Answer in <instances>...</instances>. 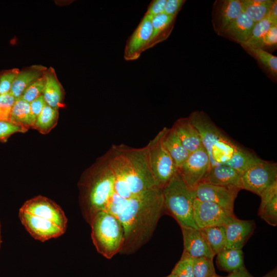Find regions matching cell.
Segmentation results:
<instances>
[{
    "label": "cell",
    "instance_id": "cell-26",
    "mask_svg": "<svg viewBox=\"0 0 277 277\" xmlns=\"http://www.w3.org/2000/svg\"><path fill=\"white\" fill-rule=\"evenodd\" d=\"M243 11L240 0H226L222 2L219 8L217 19L219 28L223 31Z\"/></svg>",
    "mask_w": 277,
    "mask_h": 277
},
{
    "label": "cell",
    "instance_id": "cell-47",
    "mask_svg": "<svg viewBox=\"0 0 277 277\" xmlns=\"http://www.w3.org/2000/svg\"><path fill=\"white\" fill-rule=\"evenodd\" d=\"M2 243V235H1V225L0 223V248L1 247Z\"/></svg>",
    "mask_w": 277,
    "mask_h": 277
},
{
    "label": "cell",
    "instance_id": "cell-37",
    "mask_svg": "<svg viewBox=\"0 0 277 277\" xmlns=\"http://www.w3.org/2000/svg\"><path fill=\"white\" fill-rule=\"evenodd\" d=\"M16 100L10 92L0 95V121H9Z\"/></svg>",
    "mask_w": 277,
    "mask_h": 277
},
{
    "label": "cell",
    "instance_id": "cell-48",
    "mask_svg": "<svg viewBox=\"0 0 277 277\" xmlns=\"http://www.w3.org/2000/svg\"><path fill=\"white\" fill-rule=\"evenodd\" d=\"M211 277H224V276H221L219 275H217V274H216L215 273L214 275H213L212 276H211ZM225 277H226V276H225Z\"/></svg>",
    "mask_w": 277,
    "mask_h": 277
},
{
    "label": "cell",
    "instance_id": "cell-18",
    "mask_svg": "<svg viewBox=\"0 0 277 277\" xmlns=\"http://www.w3.org/2000/svg\"><path fill=\"white\" fill-rule=\"evenodd\" d=\"M171 129L190 153L203 147L200 133L188 117L179 119Z\"/></svg>",
    "mask_w": 277,
    "mask_h": 277
},
{
    "label": "cell",
    "instance_id": "cell-23",
    "mask_svg": "<svg viewBox=\"0 0 277 277\" xmlns=\"http://www.w3.org/2000/svg\"><path fill=\"white\" fill-rule=\"evenodd\" d=\"M47 68L42 65H33L19 71L12 86L10 93L16 98L21 97L25 90L35 80L42 76Z\"/></svg>",
    "mask_w": 277,
    "mask_h": 277
},
{
    "label": "cell",
    "instance_id": "cell-12",
    "mask_svg": "<svg viewBox=\"0 0 277 277\" xmlns=\"http://www.w3.org/2000/svg\"><path fill=\"white\" fill-rule=\"evenodd\" d=\"M240 190L236 187L201 183L194 190V193L195 198L200 201L212 202L233 211L234 201Z\"/></svg>",
    "mask_w": 277,
    "mask_h": 277
},
{
    "label": "cell",
    "instance_id": "cell-39",
    "mask_svg": "<svg viewBox=\"0 0 277 277\" xmlns=\"http://www.w3.org/2000/svg\"><path fill=\"white\" fill-rule=\"evenodd\" d=\"M28 129L9 121H0V140L6 141L12 134L25 132Z\"/></svg>",
    "mask_w": 277,
    "mask_h": 277
},
{
    "label": "cell",
    "instance_id": "cell-22",
    "mask_svg": "<svg viewBox=\"0 0 277 277\" xmlns=\"http://www.w3.org/2000/svg\"><path fill=\"white\" fill-rule=\"evenodd\" d=\"M255 23L244 11L223 31L230 37L243 45L250 38Z\"/></svg>",
    "mask_w": 277,
    "mask_h": 277
},
{
    "label": "cell",
    "instance_id": "cell-43",
    "mask_svg": "<svg viewBox=\"0 0 277 277\" xmlns=\"http://www.w3.org/2000/svg\"><path fill=\"white\" fill-rule=\"evenodd\" d=\"M46 104L43 94L30 103L31 113L35 120Z\"/></svg>",
    "mask_w": 277,
    "mask_h": 277
},
{
    "label": "cell",
    "instance_id": "cell-29",
    "mask_svg": "<svg viewBox=\"0 0 277 277\" xmlns=\"http://www.w3.org/2000/svg\"><path fill=\"white\" fill-rule=\"evenodd\" d=\"M242 10L254 23L266 17L269 14L274 1H241Z\"/></svg>",
    "mask_w": 277,
    "mask_h": 277
},
{
    "label": "cell",
    "instance_id": "cell-30",
    "mask_svg": "<svg viewBox=\"0 0 277 277\" xmlns=\"http://www.w3.org/2000/svg\"><path fill=\"white\" fill-rule=\"evenodd\" d=\"M200 230L214 255L225 248L226 235L224 226L209 227Z\"/></svg>",
    "mask_w": 277,
    "mask_h": 277
},
{
    "label": "cell",
    "instance_id": "cell-36",
    "mask_svg": "<svg viewBox=\"0 0 277 277\" xmlns=\"http://www.w3.org/2000/svg\"><path fill=\"white\" fill-rule=\"evenodd\" d=\"M45 81L44 73L42 76L35 80L25 90L20 98L30 103L43 94Z\"/></svg>",
    "mask_w": 277,
    "mask_h": 277
},
{
    "label": "cell",
    "instance_id": "cell-21",
    "mask_svg": "<svg viewBox=\"0 0 277 277\" xmlns=\"http://www.w3.org/2000/svg\"><path fill=\"white\" fill-rule=\"evenodd\" d=\"M45 76V85L42 94L44 98L48 105L58 109L59 108L64 106L63 87L52 68L46 70Z\"/></svg>",
    "mask_w": 277,
    "mask_h": 277
},
{
    "label": "cell",
    "instance_id": "cell-19",
    "mask_svg": "<svg viewBox=\"0 0 277 277\" xmlns=\"http://www.w3.org/2000/svg\"><path fill=\"white\" fill-rule=\"evenodd\" d=\"M160 133L162 143L178 169L190 153L184 147L171 128L165 127L160 131Z\"/></svg>",
    "mask_w": 277,
    "mask_h": 277
},
{
    "label": "cell",
    "instance_id": "cell-10",
    "mask_svg": "<svg viewBox=\"0 0 277 277\" xmlns=\"http://www.w3.org/2000/svg\"><path fill=\"white\" fill-rule=\"evenodd\" d=\"M210 167L208 154L203 147L190 153L177 171L187 186L194 191Z\"/></svg>",
    "mask_w": 277,
    "mask_h": 277
},
{
    "label": "cell",
    "instance_id": "cell-20",
    "mask_svg": "<svg viewBox=\"0 0 277 277\" xmlns=\"http://www.w3.org/2000/svg\"><path fill=\"white\" fill-rule=\"evenodd\" d=\"M261 202L258 215L268 224L277 225V182L266 189L260 196Z\"/></svg>",
    "mask_w": 277,
    "mask_h": 277
},
{
    "label": "cell",
    "instance_id": "cell-11",
    "mask_svg": "<svg viewBox=\"0 0 277 277\" xmlns=\"http://www.w3.org/2000/svg\"><path fill=\"white\" fill-rule=\"evenodd\" d=\"M19 210L53 222L66 230L68 220L62 208L52 200L38 195L26 201Z\"/></svg>",
    "mask_w": 277,
    "mask_h": 277
},
{
    "label": "cell",
    "instance_id": "cell-24",
    "mask_svg": "<svg viewBox=\"0 0 277 277\" xmlns=\"http://www.w3.org/2000/svg\"><path fill=\"white\" fill-rule=\"evenodd\" d=\"M216 263L221 270L229 273L244 266L242 249L224 248L217 254Z\"/></svg>",
    "mask_w": 277,
    "mask_h": 277
},
{
    "label": "cell",
    "instance_id": "cell-9",
    "mask_svg": "<svg viewBox=\"0 0 277 277\" xmlns=\"http://www.w3.org/2000/svg\"><path fill=\"white\" fill-rule=\"evenodd\" d=\"M194 221L198 229L224 226L236 217L234 211L207 201L194 198L193 204Z\"/></svg>",
    "mask_w": 277,
    "mask_h": 277
},
{
    "label": "cell",
    "instance_id": "cell-17",
    "mask_svg": "<svg viewBox=\"0 0 277 277\" xmlns=\"http://www.w3.org/2000/svg\"><path fill=\"white\" fill-rule=\"evenodd\" d=\"M242 174L229 166L219 164L211 167L201 183L242 189Z\"/></svg>",
    "mask_w": 277,
    "mask_h": 277
},
{
    "label": "cell",
    "instance_id": "cell-45",
    "mask_svg": "<svg viewBox=\"0 0 277 277\" xmlns=\"http://www.w3.org/2000/svg\"><path fill=\"white\" fill-rule=\"evenodd\" d=\"M267 16L274 24H277V1H274Z\"/></svg>",
    "mask_w": 277,
    "mask_h": 277
},
{
    "label": "cell",
    "instance_id": "cell-8",
    "mask_svg": "<svg viewBox=\"0 0 277 277\" xmlns=\"http://www.w3.org/2000/svg\"><path fill=\"white\" fill-rule=\"evenodd\" d=\"M276 182V164L264 160L251 166L242 174V189L259 196Z\"/></svg>",
    "mask_w": 277,
    "mask_h": 277
},
{
    "label": "cell",
    "instance_id": "cell-41",
    "mask_svg": "<svg viewBox=\"0 0 277 277\" xmlns=\"http://www.w3.org/2000/svg\"><path fill=\"white\" fill-rule=\"evenodd\" d=\"M167 0H154L151 1L145 14L153 17L164 13Z\"/></svg>",
    "mask_w": 277,
    "mask_h": 277
},
{
    "label": "cell",
    "instance_id": "cell-5",
    "mask_svg": "<svg viewBox=\"0 0 277 277\" xmlns=\"http://www.w3.org/2000/svg\"><path fill=\"white\" fill-rule=\"evenodd\" d=\"M162 194L164 211L180 227L198 229L193 216L194 191L187 186L178 171L163 187Z\"/></svg>",
    "mask_w": 277,
    "mask_h": 277
},
{
    "label": "cell",
    "instance_id": "cell-14",
    "mask_svg": "<svg viewBox=\"0 0 277 277\" xmlns=\"http://www.w3.org/2000/svg\"><path fill=\"white\" fill-rule=\"evenodd\" d=\"M152 17L144 15L137 27L128 38L125 47L124 57L126 61H134L149 49L152 36Z\"/></svg>",
    "mask_w": 277,
    "mask_h": 277
},
{
    "label": "cell",
    "instance_id": "cell-13",
    "mask_svg": "<svg viewBox=\"0 0 277 277\" xmlns=\"http://www.w3.org/2000/svg\"><path fill=\"white\" fill-rule=\"evenodd\" d=\"M18 217L29 234L42 242L59 237L66 231L52 222L21 210Z\"/></svg>",
    "mask_w": 277,
    "mask_h": 277
},
{
    "label": "cell",
    "instance_id": "cell-6",
    "mask_svg": "<svg viewBox=\"0 0 277 277\" xmlns=\"http://www.w3.org/2000/svg\"><path fill=\"white\" fill-rule=\"evenodd\" d=\"M90 225L91 239L99 253L110 259L121 252L124 242V232L116 216L102 211L95 215Z\"/></svg>",
    "mask_w": 277,
    "mask_h": 277
},
{
    "label": "cell",
    "instance_id": "cell-33",
    "mask_svg": "<svg viewBox=\"0 0 277 277\" xmlns=\"http://www.w3.org/2000/svg\"><path fill=\"white\" fill-rule=\"evenodd\" d=\"M251 53L273 76L277 74V57L260 48L244 47Z\"/></svg>",
    "mask_w": 277,
    "mask_h": 277
},
{
    "label": "cell",
    "instance_id": "cell-31",
    "mask_svg": "<svg viewBox=\"0 0 277 277\" xmlns=\"http://www.w3.org/2000/svg\"><path fill=\"white\" fill-rule=\"evenodd\" d=\"M58 116V109L46 104L36 118L33 128L42 134H47L55 126Z\"/></svg>",
    "mask_w": 277,
    "mask_h": 277
},
{
    "label": "cell",
    "instance_id": "cell-3",
    "mask_svg": "<svg viewBox=\"0 0 277 277\" xmlns=\"http://www.w3.org/2000/svg\"><path fill=\"white\" fill-rule=\"evenodd\" d=\"M78 188L82 212L90 225L95 215L105 209L114 193L108 152L86 170L80 180Z\"/></svg>",
    "mask_w": 277,
    "mask_h": 277
},
{
    "label": "cell",
    "instance_id": "cell-44",
    "mask_svg": "<svg viewBox=\"0 0 277 277\" xmlns=\"http://www.w3.org/2000/svg\"><path fill=\"white\" fill-rule=\"evenodd\" d=\"M226 277H254L244 266L240 269L230 273Z\"/></svg>",
    "mask_w": 277,
    "mask_h": 277
},
{
    "label": "cell",
    "instance_id": "cell-27",
    "mask_svg": "<svg viewBox=\"0 0 277 277\" xmlns=\"http://www.w3.org/2000/svg\"><path fill=\"white\" fill-rule=\"evenodd\" d=\"M262 161L263 160L255 154L239 147L230 158L222 164L229 166L242 174L251 166Z\"/></svg>",
    "mask_w": 277,
    "mask_h": 277
},
{
    "label": "cell",
    "instance_id": "cell-49",
    "mask_svg": "<svg viewBox=\"0 0 277 277\" xmlns=\"http://www.w3.org/2000/svg\"><path fill=\"white\" fill-rule=\"evenodd\" d=\"M166 277H176V276L171 273V274H170L169 275H168Z\"/></svg>",
    "mask_w": 277,
    "mask_h": 277
},
{
    "label": "cell",
    "instance_id": "cell-4",
    "mask_svg": "<svg viewBox=\"0 0 277 277\" xmlns=\"http://www.w3.org/2000/svg\"><path fill=\"white\" fill-rule=\"evenodd\" d=\"M188 118L200 133L211 167L228 160L239 147L223 133L204 112L194 111Z\"/></svg>",
    "mask_w": 277,
    "mask_h": 277
},
{
    "label": "cell",
    "instance_id": "cell-35",
    "mask_svg": "<svg viewBox=\"0 0 277 277\" xmlns=\"http://www.w3.org/2000/svg\"><path fill=\"white\" fill-rule=\"evenodd\" d=\"M192 265L193 259L183 252L171 273L176 277H194Z\"/></svg>",
    "mask_w": 277,
    "mask_h": 277
},
{
    "label": "cell",
    "instance_id": "cell-15",
    "mask_svg": "<svg viewBox=\"0 0 277 277\" xmlns=\"http://www.w3.org/2000/svg\"><path fill=\"white\" fill-rule=\"evenodd\" d=\"M224 226L226 235L225 248L242 249L253 233L255 223L253 220H242L236 217Z\"/></svg>",
    "mask_w": 277,
    "mask_h": 277
},
{
    "label": "cell",
    "instance_id": "cell-28",
    "mask_svg": "<svg viewBox=\"0 0 277 277\" xmlns=\"http://www.w3.org/2000/svg\"><path fill=\"white\" fill-rule=\"evenodd\" d=\"M9 122L28 129L33 128L35 120L31 114L30 103L21 98L16 99L10 114Z\"/></svg>",
    "mask_w": 277,
    "mask_h": 277
},
{
    "label": "cell",
    "instance_id": "cell-46",
    "mask_svg": "<svg viewBox=\"0 0 277 277\" xmlns=\"http://www.w3.org/2000/svg\"><path fill=\"white\" fill-rule=\"evenodd\" d=\"M262 277H277L276 268H275L274 269L270 271Z\"/></svg>",
    "mask_w": 277,
    "mask_h": 277
},
{
    "label": "cell",
    "instance_id": "cell-38",
    "mask_svg": "<svg viewBox=\"0 0 277 277\" xmlns=\"http://www.w3.org/2000/svg\"><path fill=\"white\" fill-rule=\"evenodd\" d=\"M19 71L17 68H13L0 74V95L10 92L13 83Z\"/></svg>",
    "mask_w": 277,
    "mask_h": 277
},
{
    "label": "cell",
    "instance_id": "cell-16",
    "mask_svg": "<svg viewBox=\"0 0 277 277\" xmlns=\"http://www.w3.org/2000/svg\"><path fill=\"white\" fill-rule=\"evenodd\" d=\"M183 238V252L192 259L205 257L213 259L210 249L200 229L180 227Z\"/></svg>",
    "mask_w": 277,
    "mask_h": 277
},
{
    "label": "cell",
    "instance_id": "cell-40",
    "mask_svg": "<svg viewBox=\"0 0 277 277\" xmlns=\"http://www.w3.org/2000/svg\"><path fill=\"white\" fill-rule=\"evenodd\" d=\"M277 43V25L272 26L262 37L258 48L275 46Z\"/></svg>",
    "mask_w": 277,
    "mask_h": 277
},
{
    "label": "cell",
    "instance_id": "cell-2",
    "mask_svg": "<svg viewBox=\"0 0 277 277\" xmlns=\"http://www.w3.org/2000/svg\"><path fill=\"white\" fill-rule=\"evenodd\" d=\"M108 153L115 194L127 199L157 188L149 167L146 146L133 148L114 145Z\"/></svg>",
    "mask_w": 277,
    "mask_h": 277
},
{
    "label": "cell",
    "instance_id": "cell-42",
    "mask_svg": "<svg viewBox=\"0 0 277 277\" xmlns=\"http://www.w3.org/2000/svg\"><path fill=\"white\" fill-rule=\"evenodd\" d=\"M185 2L184 0H167L164 13L176 17Z\"/></svg>",
    "mask_w": 277,
    "mask_h": 277
},
{
    "label": "cell",
    "instance_id": "cell-34",
    "mask_svg": "<svg viewBox=\"0 0 277 277\" xmlns=\"http://www.w3.org/2000/svg\"><path fill=\"white\" fill-rule=\"evenodd\" d=\"M194 277H211L215 274L213 259L201 257L193 259Z\"/></svg>",
    "mask_w": 277,
    "mask_h": 277
},
{
    "label": "cell",
    "instance_id": "cell-32",
    "mask_svg": "<svg viewBox=\"0 0 277 277\" xmlns=\"http://www.w3.org/2000/svg\"><path fill=\"white\" fill-rule=\"evenodd\" d=\"M274 25L277 24H274L267 16L256 23L250 38L246 43L242 45V46L244 47L258 48L263 36L270 28Z\"/></svg>",
    "mask_w": 277,
    "mask_h": 277
},
{
    "label": "cell",
    "instance_id": "cell-1",
    "mask_svg": "<svg viewBox=\"0 0 277 277\" xmlns=\"http://www.w3.org/2000/svg\"><path fill=\"white\" fill-rule=\"evenodd\" d=\"M104 211L121 223L124 242L120 253H130L151 238L164 211L162 189L155 188L127 199L114 193Z\"/></svg>",
    "mask_w": 277,
    "mask_h": 277
},
{
    "label": "cell",
    "instance_id": "cell-25",
    "mask_svg": "<svg viewBox=\"0 0 277 277\" xmlns=\"http://www.w3.org/2000/svg\"><path fill=\"white\" fill-rule=\"evenodd\" d=\"M175 16L164 13L152 17V36L149 49L165 39L171 31Z\"/></svg>",
    "mask_w": 277,
    "mask_h": 277
},
{
    "label": "cell",
    "instance_id": "cell-7",
    "mask_svg": "<svg viewBox=\"0 0 277 277\" xmlns=\"http://www.w3.org/2000/svg\"><path fill=\"white\" fill-rule=\"evenodd\" d=\"M149 167L156 187L162 189L177 171L169 154L163 145L160 132L146 146Z\"/></svg>",
    "mask_w": 277,
    "mask_h": 277
}]
</instances>
